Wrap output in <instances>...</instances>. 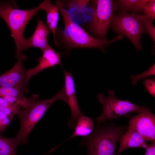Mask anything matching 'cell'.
I'll list each match as a JSON object with an SVG mask.
<instances>
[{
    "label": "cell",
    "instance_id": "10",
    "mask_svg": "<svg viewBox=\"0 0 155 155\" xmlns=\"http://www.w3.org/2000/svg\"><path fill=\"white\" fill-rule=\"evenodd\" d=\"M65 85L64 86L67 103L70 109L71 115L67 122L68 125L74 129L79 118L83 115L78 105L75 95L74 83L71 72L64 70Z\"/></svg>",
    "mask_w": 155,
    "mask_h": 155
},
{
    "label": "cell",
    "instance_id": "5",
    "mask_svg": "<svg viewBox=\"0 0 155 155\" xmlns=\"http://www.w3.org/2000/svg\"><path fill=\"white\" fill-rule=\"evenodd\" d=\"M146 16L145 15L121 11L113 15L110 26L120 35L127 37L137 50L140 51L142 49L141 37L145 32L143 20Z\"/></svg>",
    "mask_w": 155,
    "mask_h": 155
},
{
    "label": "cell",
    "instance_id": "23",
    "mask_svg": "<svg viewBox=\"0 0 155 155\" xmlns=\"http://www.w3.org/2000/svg\"><path fill=\"white\" fill-rule=\"evenodd\" d=\"M13 118V117L5 113L0 112L1 128L2 132L10 123Z\"/></svg>",
    "mask_w": 155,
    "mask_h": 155
},
{
    "label": "cell",
    "instance_id": "20",
    "mask_svg": "<svg viewBox=\"0 0 155 155\" xmlns=\"http://www.w3.org/2000/svg\"><path fill=\"white\" fill-rule=\"evenodd\" d=\"M155 65L154 64L148 69L144 72L136 75H131L130 79L132 80L133 85H135L140 80L150 75H155Z\"/></svg>",
    "mask_w": 155,
    "mask_h": 155
},
{
    "label": "cell",
    "instance_id": "6",
    "mask_svg": "<svg viewBox=\"0 0 155 155\" xmlns=\"http://www.w3.org/2000/svg\"><path fill=\"white\" fill-rule=\"evenodd\" d=\"M97 98L102 105L103 111L101 115L95 119L96 122L111 120L121 116H129V113H139L144 106H138L128 100L119 99L116 97L113 91L111 90L108 91V96L104 97L99 93Z\"/></svg>",
    "mask_w": 155,
    "mask_h": 155
},
{
    "label": "cell",
    "instance_id": "16",
    "mask_svg": "<svg viewBox=\"0 0 155 155\" xmlns=\"http://www.w3.org/2000/svg\"><path fill=\"white\" fill-rule=\"evenodd\" d=\"M94 124L93 120L89 117L84 115L79 118L75 131L70 137L65 142L74 137L77 136H86L90 134L94 130Z\"/></svg>",
    "mask_w": 155,
    "mask_h": 155
},
{
    "label": "cell",
    "instance_id": "21",
    "mask_svg": "<svg viewBox=\"0 0 155 155\" xmlns=\"http://www.w3.org/2000/svg\"><path fill=\"white\" fill-rule=\"evenodd\" d=\"M145 15L154 20L155 18V0H150L143 7Z\"/></svg>",
    "mask_w": 155,
    "mask_h": 155
},
{
    "label": "cell",
    "instance_id": "3",
    "mask_svg": "<svg viewBox=\"0 0 155 155\" xmlns=\"http://www.w3.org/2000/svg\"><path fill=\"white\" fill-rule=\"evenodd\" d=\"M40 10L38 6L27 10L18 9L16 3H0V16L7 24L15 41L17 57L22 54V41L25 27L30 19Z\"/></svg>",
    "mask_w": 155,
    "mask_h": 155
},
{
    "label": "cell",
    "instance_id": "18",
    "mask_svg": "<svg viewBox=\"0 0 155 155\" xmlns=\"http://www.w3.org/2000/svg\"><path fill=\"white\" fill-rule=\"evenodd\" d=\"M18 145L14 138L0 135V155H16V150Z\"/></svg>",
    "mask_w": 155,
    "mask_h": 155
},
{
    "label": "cell",
    "instance_id": "15",
    "mask_svg": "<svg viewBox=\"0 0 155 155\" xmlns=\"http://www.w3.org/2000/svg\"><path fill=\"white\" fill-rule=\"evenodd\" d=\"M38 6L40 9L44 10L46 12L47 25L48 29L53 34L55 43L57 46L56 32L59 18V7L57 4H53L48 0H44Z\"/></svg>",
    "mask_w": 155,
    "mask_h": 155
},
{
    "label": "cell",
    "instance_id": "28",
    "mask_svg": "<svg viewBox=\"0 0 155 155\" xmlns=\"http://www.w3.org/2000/svg\"><path fill=\"white\" fill-rule=\"evenodd\" d=\"M2 132L1 130V121L0 120V135H1V134L2 133Z\"/></svg>",
    "mask_w": 155,
    "mask_h": 155
},
{
    "label": "cell",
    "instance_id": "17",
    "mask_svg": "<svg viewBox=\"0 0 155 155\" xmlns=\"http://www.w3.org/2000/svg\"><path fill=\"white\" fill-rule=\"evenodd\" d=\"M150 0H119L115 4V9L121 11H131L138 14L143 12V7Z\"/></svg>",
    "mask_w": 155,
    "mask_h": 155
},
{
    "label": "cell",
    "instance_id": "2",
    "mask_svg": "<svg viewBox=\"0 0 155 155\" xmlns=\"http://www.w3.org/2000/svg\"><path fill=\"white\" fill-rule=\"evenodd\" d=\"M55 2L59 7V11L63 19L64 28L62 31L61 36L67 45L68 50L77 48H93L104 51L105 48L108 45L123 38L120 35L116 36L110 40L100 39L92 37L73 20L60 1L57 0Z\"/></svg>",
    "mask_w": 155,
    "mask_h": 155
},
{
    "label": "cell",
    "instance_id": "8",
    "mask_svg": "<svg viewBox=\"0 0 155 155\" xmlns=\"http://www.w3.org/2000/svg\"><path fill=\"white\" fill-rule=\"evenodd\" d=\"M138 114L131 116L129 125L132 126L144 140L155 142V116L145 106Z\"/></svg>",
    "mask_w": 155,
    "mask_h": 155
},
{
    "label": "cell",
    "instance_id": "19",
    "mask_svg": "<svg viewBox=\"0 0 155 155\" xmlns=\"http://www.w3.org/2000/svg\"><path fill=\"white\" fill-rule=\"evenodd\" d=\"M153 20L152 18L146 16L143 19V23L145 32L150 36L155 43V27L153 24Z\"/></svg>",
    "mask_w": 155,
    "mask_h": 155
},
{
    "label": "cell",
    "instance_id": "22",
    "mask_svg": "<svg viewBox=\"0 0 155 155\" xmlns=\"http://www.w3.org/2000/svg\"><path fill=\"white\" fill-rule=\"evenodd\" d=\"M146 90L153 97L155 96V79L146 78L143 83Z\"/></svg>",
    "mask_w": 155,
    "mask_h": 155
},
{
    "label": "cell",
    "instance_id": "14",
    "mask_svg": "<svg viewBox=\"0 0 155 155\" xmlns=\"http://www.w3.org/2000/svg\"><path fill=\"white\" fill-rule=\"evenodd\" d=\"M120 145L117 153L119 154L124 150L129 148H146L148 144L142 137L132 126L128 125L126 132L121 137Z\"/></svg>",
    "mask_w": 155,
    "mask_h": 155
},
{
    "label": "cell",
    "instance_id": "26",
    "mask_svg": "<svg viewBox=\"0 0 155 155\" xmlns=\"http://www.w3.org/2000/svg\"><path fill=\"white\" fill-rule=\"evenodd\" d=\"M145 149L144 155H155V142H151Z\"/></svg>",
    "mask_w": 155,
    "mask_h": 155
},
{
    "label": "cell",
    "instance_id": "12",
    "mask_svg": "<svg viewBox=\"0 0 155 155\" xmlns=\"http://www.w3.org/2000/svg\"><path fill=\"white\" fill-rule=\"evenodd\" d=\"M36 28L32 35L28 39L24 38L21 42L22 50L37 47L42 51L48 45V36L50 30L42 20L37 18Z\"/></svg>",
    "mask_w": 155,
    "mask_h": 155
},
{
    "label": "cell",
    "instance_id": "11",
    "mask_svg": "<svg viewBox=\"0 0 155 155\" xmlns=\"http://www.w3.org/2000/svg\"><path fill=\"white\" fill-rule=\"evenodd\" d=\"M42 51V55L38 65L34 68L26 70L25 79L27 84L32 76L43 70L57 65H62L60 58L61 54L49 45Z\"/></svg>",
    "mask_w": 155,
    "mask_h": 155
},
{
    "label": "cell",
    "instance_id": "4",
    "mask_svg": "<svg viewBox=\"0 0 155 155\" xmlns=\"http://www.w3.org/2000/svg\"><path fill=\"white\" fill-rule=\"evenodd\" d=\"M58 100L67 103L64 86L59 93L52 98L38 100L30 106L20 110L17 114L20 121V128L18 134L14 138L18 144L26 143L28 135L35 125L50 105Z\"/></svg>",
    "mask_w": 155,
    "mask_h": 155
},
{
    "label": "cell",
    "instance_id": "27",
    "mask_svg": "<svg viewBox=\"0 0 155 155\" xmlns=\"http://www.w3.org/2000/svg\"><path fill=\"white\" fill-rule=\"evenodd\" d=\"M56 147H55L54 148L52 149V150H50V151H49V152H48L47 153H46V154H45V155H47L48 154L50 153H51V152H52L53 150H54L55 149H56Z\"/></svg>",
    "mask_w": 155,
    "mask_h": 155
},
{
    "label": "cell",
    "instance_id": "7",
    "mask_svg": "<svg viewBox=\"0 0 155 155\" xmlns=\"http://www.w3.org/2000/svg\"><path fill=\"white\" fill-rule=\"evenodd\" d=\"M92 8V30L98 39H106L107 31L114 15V2L111 0H93Z\"/></svg>",
    "mask_w": 155,
    "mask_h": 155
},
{
    "label": "cell",
    "instance_id": "24",
    "mask_svg": "<svg viewBox=\"0 0 155 155\" xmlns=\"http://www.w3.org/2000/svg\"><path fill=\"white\" fill-rule=\"evenodd\" d=\"M0 105L10 108L16 112L17 114L20 111V106L17 104L9 102L0 96Z\"/></svg>",
    "mask_w": 155,
    "mask_h": 155
},
{
    "label": "cell",
    "instance_id": "25",
    "mask_svg": "<svg viewBox=\"0 0 155 155\" xmlns=\"http://www.w3.org/2000/svg\"><path fill=\"white\" fill-rule=\"evenodd\" d=\"M0 112L5 113L7 115L13 117L17 113L14 110L0 105Z\"/></svg>",
    "mask_w": 155,
    "mask_h": 155
},
{
    "label": "cell",
    "instance_id": "9",
    "mask_svg": "<svg viewBox=\"0 0 155 155\" xmlns=\"http://www.w3.org/2000/svg\"><path fill=\"white\" fill-rule=\"evenodd\" d=\"M18 58L16 63L11 68L0 75V86L14 88L22 93L27 91L25 79L26 70L23 65V61L26 58L22 54Z\"/></svg>",
    "mask_w": 155,
    "mask_h": 155
},
{
    "label": "cell",
    "instance_id": "13",
    "mask_svg": "<svg viewBox=\"0 0 155 155\" xmlns=\"http://www.w3.org/2000/svg\"><path fill=\"white\" fill-rule=\"evenodd\" d=\"M0 96L9 102L16 103L23 108L32 105L38 100V96L33 95L29 98L24 96L18 89L13 87L0 86Z\"/></svg>",
    "mask_w": 155,
    "mask_h": 155
},
{
    "label": "cell",
    "instance_id": "1",
    "mask_svg": "<svg viewBox=\"0 0 155 155\" xmlns=\"http://www.w3.org/2000/svg\"><path fill=\"white\" fill-rule=\"evenodd\" d=\"M96 123L95 129L84 137L80 145L86 148L87 155H117V144L128 125H117L111 120Z\"/></svg>",
    "mask_w": 155,
    "mask_h": 155
}]
</instances>
